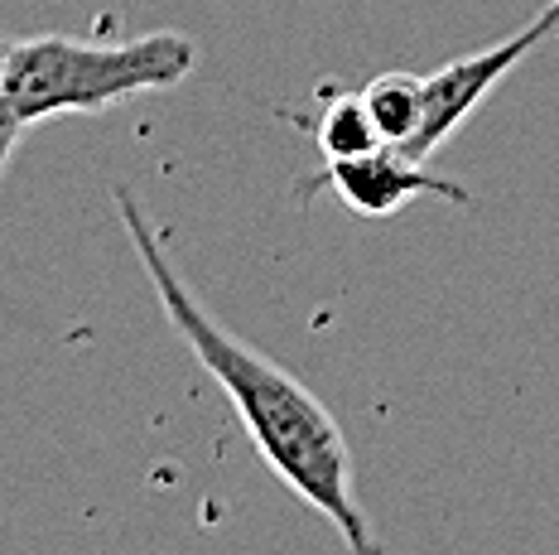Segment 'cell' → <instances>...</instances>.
<instances>
[{
    "label": "cell",
    "mask_w": 559,
    "mask_h": 555,
    "mask_svg": "<svg viewBox=\"0 0 559 555\" xmlns=\"http://www.w3.org/2000/svg\"><path fill=\"white\" fill-rule=\"evenodd\" d=\"M111 203L121 213V227L131 237L140 265H145L150 285H155L165 319L193 349L203 373L227 391V401L237 406L251 445L261 449L271 473L295 497H305L353 555H381V541L371 531V517L362 512V497H357L353 483V449H347L333 411L295 373H285L265 353H255L251 343H241L237 333H227L198 305L131 189H111Z\"/></svg>",
    "instance_id": "6da1fadb"
},
{
    "label": "cell",
    "mask_w": 559,
    "mask_h": 555,
    "mask_svg": "<svg viewBox=\"0 0 559 555\" xmlns=\"http://www.w3.org/2000/svg\"><path fill=\"white\" fill-rule=\"evenodd\" d=\"M198 44L179 29L135 34L121 44H83L68 34L10 39L5 83L20 121L39 126L53 117H87L126 97L169 92L193 73Z\"/></svg>",
    "instance_id": "7a4b0ae2"
},
{
    "label": "cell",
    "mask_w": 559,
    "mask_h": 555,
    "mask_svg": "<svg viewBox=\"0 0 559 555\" xmlns=\"http://www.w3.org/2000/svg\"><path fill=\"white\" fill-rule=\"evenodd\" d=\"M555 29H559V5L550 0L526 29L507 34L502 44H487V49L468 54V59H453L444 68H435V73H425V117H419V131L405 145V155L429 160L435 150H444L449 135L483 107L487 92L502 83L507 73H516V63H526Z\"/></svg>",
    "instance_id": "3957f363"
},
{
    "label": "cell",
    "mask_w": 559,
    "mask_h": 555,
    "mask_svg": "<svg viewBox=\"0 0 559 555\" xmlns=\"http://www.w3.org/2000/svg\"><path fill=\"white\" fill-rule=\"evenodd\" d=\"M313 189H333L357 217H391L411 199H419V193H435V199L473 208L468 189H459L453 179L425 169V160H411L401 145H377L371 155L333 160V165H323L319 179L305 184V193H313Z\"/></svg>",
    "instance_id": "277c9868"
},
{
    "label": "cell",
    "mask_w": 559,
    "mask_h": 555,
    "mask_svg": "<svg viewBox=\"0 0 559 555\" xmlns=\"http://www.w3.org/2000/svg\"><path fill=\"white\" fill-rule=\"evenodd\" d=\"M362 102L377 121L381 141L386 145H411L419 131V117H425V73H381L362 87Z\"/></svg>",
    "instance_id": "5b68a950"
},
{
    "label": "cell",
    "mask_w": 559,
    "mask_h": 555,
    "mask_svg": "<svg viewBox=\"0 0 559 555\" xmlns=\"http://www.w3.org/2000/svg\"><path fill=\"white\" fill-rule=\"evenodd\" d=\"M313 145H319L323 165H333V160H357V155H371L381 141L377 121H371L362 92H337V97L323 102L319 121H313Z\"/></svg>",
    "instance_id": "8992f818"
},
{
    "label": "cell",
    "mask_w": 559,
    "mask_h": 555,
    "mask_svg": "<svg viewBox=\"0 0 559 555\" xmlns=\"http://www.w3.org/2000/svg\"><path fill=\"white\" fill-rule=\"evenodd\" d=\"M5 59H10V39H5V34H0V175H5L10 155H15V150H20V141H25V131H29V126L20 121L15 102H10V83H5Z\"/></svg>",
    "instance_id": "52a82bcc"
},
{
    "label": "cell",
    "mask_w": 559,
    "mask_h": 555,
    "mask_svg": "<svg viewBox=\"0 0 559 555\" xmlns=\"http://www.w3.org/2000/svg\"><path fill=\"white\" fill-rule=\"evenodd\" d=\"M555 5H559V0H555Z\"/></svg>",
    "instance_id": "ba28073f"
}]
</instances>
